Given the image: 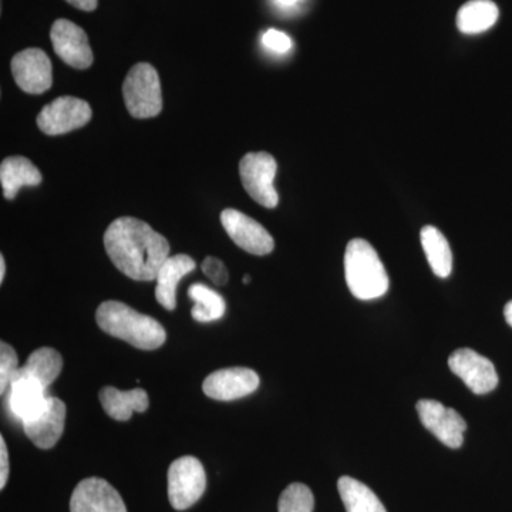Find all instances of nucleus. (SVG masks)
Returning <instances> with one entry per match:
<instances>
[{
    "mask_svg": "<svg viewBox=\"0 0 512 512\" xmlns=\"http://www.w3.org/2000/svg\"><path fill=\"white\" fill-rule=\"evenodd\" d=\"M188 295L195 302L192 308V318L197 322L208 323L215 322L225 315L224 298L211 288L204 284H194L188 289Z\"/></svg>",
    "mask_w": 512,
    "mask_h": 512,
    "instance_id": "obj_24",
    "label": "nucleus"
},
{
    "mask_svg": "<svg viewBox=\"0 0 512 512\" xmlns=\"http://www.w3.org/2000/svg\"><path fill=\"white\" fill-rule=\"evenodd\" d=\"M128 113L136 119L156 117L163 110L160 77L151 64L137 63L131 67L123 84Z\"/></svg>",
    "mask_w": 512,
    "mask_h": 512,
    "instance_id": "obj_4",
    "label": "nucleus"
},
{
    "mask_svg": "<svg viewBox=\"0 0 512 512\" xmlns=\"http://www.w3.org/2000/svg\"><path fill=\"white\" fill-rule=\"evenodd\" d=\"M420 241L434 275L448 278L453 271V252L443 232L433 225H427L421 229Z\"/></svg>",
    "mask_w": 512,
    "mask_h": 512,
    "instance_id": "obj_21",
    "label": "nucleus"
},
{
    "mask_svg": "<svg viewBox=\"0 0 512 512\" xmlns=\"http://www.w3.org/2000/svg\"><path fill=\"white\" fill-rule=\"evenodd\" d=\"M315 497L311 488L302 483H293L279 497V512H313Z\"/></svg>",
    "mask_w": 512,
    "mask_h": 512,
    "instance_id": "obj_25",
    "label": "nucleus"
},
{
    "mask_svg": "<svg viewBox=\"0 0 512 512\" xmlns=\"http://www.w3.org/2000/svg\"><path fill=\"white\" fill-rule=\"evenodd\" d=\"M92 120V107L87 101L64 96L53 100L37 116V127L47 136H62L86 126Z\"/></svg>",
    "mask_w": 512,
    "mask_h": 512,
    "instance_id": "obj_7",
    "label": "nucleus"
},
{
    "mask_svg": "<svg viewBox=\"0 0 512 512\" xmlns=\"http://www.w3.org/2000/svg\"><path fill=\"white\" fill-rule=\"evenodd\" d=\"M498 16L500 10L493 0H471L458 10L457 28L464 35H478L493 28Z\"/></svg>",
    "mask_w": 512,
    "mask_h": 512,
    "instance_id": "obj_20",
    "label": "nucleus"
},
{
    "mask_svg": "<svg viewBox=\"0 0 512 512\" xmlns=\"http://www.w3.org/2000/svg\"><path fill=\"white\" fill-rule=\"evenodd\" d=\"M275 5L281 9H293L301 3V0H274Z\"/></svg>",
    "mask_w": 512,
    "mask_h": 512,
    "instance_id": "obj_31",
    "label": "nucleus"
},
{
    "mask_svg": "<svg viewBox=\"0 0 512 512\" xmlns=\"http://www.w3.org/2000/svg\"><path fill=\"white\" fill-rule=\"evenodd\" d=\"M504 316L505 320H507L508 325L512 328V301L508 302L504 308Z\"/></svg>",
    "mask_w": 512,
    "mask_h": 512,
    "instance_id": "obj_32",
    "label": "nucleus"
},
{
    "mask_svg": "<svg viewBox=\"0 0 512 512\" xmlns=\"http://www.w3.org/2000/svg\"><path fill=\"white\" fill-rule=\"evenodd\" d=\"M42 183V174L32 161L25 157H9L0 165V184L3 188V197L6 200H15L20 188L29 185L36 187Z\"/></svg>",
    "mask_w": 512,
    "mask_h": 512,
    "instance_id": "obj_19",
    "label": "nucleus"
},
{
    "mask_svg": "<svg viewBox=\"0 0 512 512\" xmlns=\"http://www.w3.org/2000/svg\"><path fill=\"white\" fill-rule=\"evenodd\" d=\"M19 369L15 349L6 342L0 343V393L3 394L9 389Z\"/></svg>",
    "mask_w": 512,
    "mask_h": 512,
    "instance_id": "obj_26",
    "label": "nucleus"
},
{
    "mask_svg": "<svg viewBox=\"0 0 512 512\" xmlns=\"http://www.w3.org/2000/svg\"><path fill=\"white\" fill-rule=\"evenodd\" d=\"M262 45L278 55H286L291 52L293 42L291 37L281 30L269 29L262 35Z\"/></svg>",
    "mask_w": 512,
    "mask_h": 512,
    "instance_id": "obj_27",
    "label": "nucleus"
},
{
    "mask_svg": "<svg viewBox=\"0 0 512 512\" xmlns=\"http://www.w3.org/2000/svg\"><path fill=\"white\" fill-rule=\"evenodd\" d=\"M340 498L348 512H387L379 497L366 484L352 477L338 481Z\"/></svg>",
    "mask_w": 512,
    "mask_h": 512,
    "instance_id": "obj_23",
    "label": "nucleus"
},
{
    "mask_svg": "<svg viewBox=\"0 0 512 512\" xmlns=\"http://www.w3.org/2000/svg\"><path fill=\"white\" fill-rule=\"evenodd\" d=\"M67 3L74 6V8L80 10H86V12H93L99 5V0H66Z\"/></svg>",
    "mask_w": 512,
    "mask_h": 512,
    "instance_id": "obj_30",
    "label": "nucleus"
},
{
    "mask_svg": "<svg viewBox=\"0 0 512 512\" xmlns=\"http://www.w3.org/2000/svg\"><path fill=\"white\" fill-rule=\"evenodd\" d=\"M9 478V453L6 441L0 437V488H5Z\"/></svg>",
    "mask_w": 512,
    "mask_h": 512,
    "instance_id": "obj_29",
    "label": "nucleus"
},
{
    "mask_svg": "<svg viewBox=\"0 0 512 512\" xmlns=\"http://www.w3.org/2000/svg\"><path fill=\"white\" fill-rule=\"evenodd\" d=\"M278 164L271 154L249 153L239 163L242 185L252 200L265 208H275L279 195L274 187Z\"/></svg>",
    "mask_w": 512,
    "mask_h": 512,
    "instance_id": "obj_6",
    "label": "nucleus"
},
{
    "mask_svg": "<svg viewBox=\"0 0 512 512\" xmlns=\"http://www.w3.org/2000/svg\"><path fill=\"white\" fill-rule=\"evenodd\" d=\"M96 320L104 333L137 349L156 350L167 340V332L158 320L134 311L123 302L101 303Z\"/></svg>",
    "mask_w": 512,
    "mask_h": 512,
    "instance_id": "obj_2",
    "label": "nucleus"
},
{
    "mask_svg": "<svg viewBox=\"0 0 512 512\" xmlns=\"http://www.w3.org/2000/svg\"><path fill=\"white\" fill-rule=\"evenodd\" d=\"M111 262L134 281H156L158 271L170 258V244L147 222L133 217L113 221L104 234Z\"/></svg>",
    "mask_w": 512,
    "mask_h": 512,
    "instance_id": "obj_1",
    "label": "nucleus"
},
{
    "mask_svg": "<svg viewBox=\"0 0 512 512\" xmlns=\"http://www.w3.org/2000/svg\"><path fill=\"white\" fill-rule=\"evenodd\" d=\"M66 420V404L57 397L49 396L46 409L36 419L23 423L26 436L42 450H49L56 446L64 431Z\"/></svg>",
    "mask_w": 512,
    "mask_h": 512,
    "instance_id": "obj_16",
    "label": "nucleus"
},
{
    "mask_svg": "<svg viewBox=\"0 0 512 512\" xmlns=\"http://www.w3.org/2000/svg\"><path fill=\"white\" fill-rule=\"evenodd\" d=\"M201 268L202 272H204L205 276L210 279L212 284L218 286L227 285V266H225L224 262L220 261V259L214 258V256H207V258L204 259V262H202Z\"/></svg>",
    "mask_w": 512,
    "mask_h": 512,
    "instance_id": "obj_28",
    "label": "nucleus"
},
{
    "mask_svg": "<svg viewBox=\"0 0 512 512\" xmlns=\"http://www.w3.org/2000/svg\"><path fill=\"white\" fill-rule=\"evenodd\" d=\"M221 224L229 238L249 254L262 256L274 251V238L259 222L252 220L248 215L228 208L221 212Z\"/></svg>",
    "mask_w": 512,
    "mask_h": 512,
    "instance_id": "obj_11",
    "label": "nucleus"
},
{
    "mask_svg": "<svg viewBox=\"0 0 512 512\" xmlns=\"http://www.w3.org/2000/svg\"><path fill=\"white\" fill-rule=\"evenodd\" d=\"M42 383L29 376H15L9 386V410L16 420L26 423L46 409L49 396Z\"/></svg>",
    "mask_w": 512,
    "mask_h": 512,
    "instance_id": "obj_15",
    "label": "nucleus"
},
{
    "mask_svg": "<svg viewBox=\"0 0 512 512\" xmlns=\"http://www.w3.org/2000/svg\"><path fill=\"white\" fill-rule=\"evenodd\" d=\"M10 67L16 84L23 92L42 94L52 87V62L43 50L32 47L19 52L13 57Z\"/></svg>",
    "mask_w": 512,
    "mask_h": 512,
    "instance_id": "obj_12",
    "label": "nucleus"
},
{
    "mask_svg": "<svg viewBox=\"0 0 512 512\" xmlns=\"http://www.w3.org/2000/svg\"><path fill=\"white\" fill-rule=\"evenodd\" d=\"M6 275V261L5 256H0V282L5 281Z\"/></svg>",
    "mask_w": 512,
    "mask_h": 512,
    "instance_id": "obj_33",
    "label": "nucleus"
},
{
    "mask_svg": "<svg viewBox=\"0 0 512 512\" xmlns=\"http://www.w3.org/2000/svg\"><path fill=\"white\" fill-rule=\"evenodd\" d=\"M249 281H251V276L249 275L244 276V279H242V282H244V284H249Z\"/></svg>",
    "mask_w": 512,
    "mask_h": 512,
    "instance_id": "obj_34",
    "label": "nucleus"
},
{
    "mask_svg": "<svg viewBox=\"0 0 512 512\" xmlns=\"http://www.w3.org/2000/svg\"><path fill=\"white\" fill-rule=\"evenodd\" d=\"M448 367L460 377L474 394L493 392L498 386V373L493 362L471 349H457L448 357Z\"/></svg>",
    "mask_w": 512,
    "mask_h": 512,
    "instance_id": "obj_9",
    "label": "nucleus"
},
{
    "mask_svg": "<svg viewBox=\"0 0 512 512\" xmlns=\"http://www.w3.org/2000/svg\"><path fill=\"white\" fill-rule=\"evenodd\" d=\"M421 424L444 446L460 448L464 443L467 423L454 409L437 400L423 399L417 403Z\"/></svg>",
    "mask_w": 512,
    "mask_h": 512,
    "instance_id": "obj_8",
    "label": "nucleus"
},
{
    "mask_svg": "<svg viewBox=\"0 0 512 512\" xmlns=\"http://www.w3.org/2000/svg\"><path fill=\"white\" fill-rule=\"evenodd\" d=\"M195 266L194 259L184 254L170 256L161 266L156 278V299L167 311L177 308V286L185 275L194 271Z\"/></svg>",
    "mask_w": 512,
    "mask_h": 512,
    "instance_id": "obj_17",
    "label": "nucleus"
},
{
    "mask_svg": "<svg viewBox=\"0 0 512 512\" xmlns=\"http://www.w3.org/2000/svg\"><path fill=\"white\" fill-rule=\"evenodd\" d=\"M70 512H127V508L113 485L103 478L92 477L74 488Z\"/></svg>",
    "mask_w": 512,
    "mask_h": 512,
    "instance_id": "obj_14",
    "label": "nucleus"
},
{
    "mask_svg": "<svg viewBox=\"0 0 512 512\" xmlns=\"http://www.w3.org/2000/svg\"><path fill=\"white\" fill-rule=\"evenodd\" d=\"M53 49L56 55L74 69H89L93 64L92 47L89 37L76 23L67 19H57L50 30Z\"/></svg>",
    "mask_w": 512,
    "mask_h": 512,
    "instance_id": "obj_10",
    "label": "nucleus"
},
{
    "mask_svg": "<svg viewBox=\"0 0 512 512\" xmlns=\"http://www.w3.org/2000/svg\"><path fill=\"white\" fill-rule=\"evenodd\" d=\"M100 403L107 416L117 421H127L134 413L147 412L148 394L143 389L128 390L121 392L113 386L103 387L100 390Z\"/></svg>",
    "mask_w": 512,
    "mask_h": 512,
    "instance_id": "obj_18",
    "label": "nucleus"
},
{
    "mask_svg": "<svg viewBox=\"0 0 512 512\" xmlns=\"http://www.w3.org/2000/svg\"><path fill=\"white\" fill-rule=\"evenodd\" d=\"M63 370V357L52 348H40L29 356L28 362L20 367L16 376H29L42 383L47 389Z\"/></svg>",
    "mask_w": 512,
    "mask_h": 512,
    "instance_id": "obj_22",
    "label": "nucleus"
},
{
    "mask_svg": "<svg viewBox=\"0 0 512 512\" xmlns=\"http://www.w3.org/2000/svg\"><path fill=\"white\" fill-rule=\"evenodd\" d=\"M345 276L350 292L360 301L382 298L389 291V276L382 259L365 239H352L346 247Z\"/></svg>",
    "mask_w": 512,
    "mask_h": 512,
    "instance_id": "obj_3",
    "label": "nucleus"
},
{
    "mask_svg": "<svg viewBox=\"0 0 512 512\" xmlns=\"http://www.w3.org/2000/svg\"><path fill=\"white\" fill-rule=\"evenodd\" d=\"M259 376L248 367H229L211 373L202 383V390L210 399L232 402L258 390Z\"/></svg>",
    "mask_w": 512,
    "mask_h": 512,
    "instance_id": "obj_13",
    "label": "nucleus"
},
{
    "mask_svg": "<svg viewBox=\"0 0 512 512\" xmlns=\"http://www.w3.org/2000/svg\"><path fill=\"white\" fill-rule=\"evenodd\" d=\"M207 488V474L198 458H177L168 468V498L173 508L184 511L200 501Z\"/></svg>",
    "mask_w": 512,
    "mask_h": 512,
    "instance_id": "obj_5",
    "label": "nucleus"
}]
</instances>
